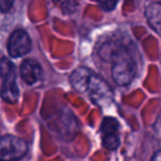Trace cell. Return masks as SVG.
Listing matches in <instances>:
<instances>
[{"mask_svg": "<svg viewBox=\"0 0 161 161\" xmlns=\"http://www.w3.org/2000/svg\"><path fill=\"white\" fill-rule=\"evenodd\" d=\"M119 143H120V140H119L118 134L103 136V145L108 150H116L119 147Z\"/></svg>", "mask_w": 161, "mask_h": 161, "instance_id": "cell-10", "label": "cell"}, {"mask_svg": "<svg viewBox=\"0 0 161 161\" xmlns=\"http://www.w3.org/2000/svg\"><path fill=\"white\" fill-rule=\"evenodd\" d=\"M99 6L105 11H110V10L114 9V7L116 6V3L115 1H106V3H99Z\"/></svg>", "mask_w": 161, "mask_h": 161, "instance_id": "cell-12", "label": "cell"}, {"mask_svg": "<svg viewBox=\"0 0 161 161\" xmlns=\"http://www.w3.org/2000/svg\"><path fill=\"white\" fill-rule=\"evenodd\" d=\"M145 16L150 27L161 36V3H153L148 6Z\"/></svg>", "mask_w": 161, "mask_h": 161, "instance_id": "cell-8", "label": "cell"}, {"mask_svg": "<svg viewBox=\"0 0 161 161\" xmlns=\"http://www.w3.org/2000/svg\"><path fill=\"white\" fill-rule=\"evenodd\" d=\"M31 50V40L25 30L18 29L11 33L8 41V52L12 58L23 56Z\"/></svg>", "mask_w": 161, "mask_h": 161, "instance_id": "cell-5", "label": "cell"}, {"mask_svg": "<svg viewBox=\"0 0 161 161\" xmlns=\"http://www.w3.org/2000/svg\"><path fill=\"white\" fill-rule=\"evenodd\" d=\"M20 76L25 83L32 85V84L36 83L42 76V67L34 60L28 58L21 63Z\"/></svg>", "mask_w": 161, "mask_h": 161, "instance_id": "cell-6", "label": "cell"}, {"mask_svg": "<svg viewBox=\"0 0 161 161\" xmlns=\"http://www.w3.org/2000/svg\"><path fill=\"white\" fill-rule=\"evenodd\" d=\"M27 151L28 145L23 139L12 135L0 136V161H18Z\"/></svg>", "mask_w": 161, "mask_h": 161, "instance_id": "cell-3", "label": "cell"}, {"mask_svg": "<svg viewBox=\"0 0 161 161\" xmlns=\"http://www.w3.org/2000/svg\"><path fill=\"white\" fill-rule=\"evenodd\" d=\"M0 76L3 77L0 95L6 103L14 104L19 98V87L17 84L16 66L9 58H0Z\"/></svg>", "mask_w": 161, "mask_h": 161, "instance_id": "cell-2", "label": "cell"}, {"mask_svg": "<svg viewBox=\"0 0 161 161\" xmlns=\"http://www.w3.org/2000/svg\"><path fill=\"white\" fill-rule=\"evenodd\" d=\"M93 103L101 107H107L113 102V92L107 84L95 74H92L88 82L87 91Z\"/></svg>", "mask_w": 161, "mask_h": 161, "instance_id": "cell-4", "label": "cell"}, {"mask_svg": "<svg viewBox=\"0 0 161 161\" xmlns=\"http://www.w3.org/2000/svg\"><path fill=\"white\" fill-rule=\"evenodd\" d=\"M118 121L113 117H107L103 120L101 126V132L103 136L106 135H112V134H117L118 131Z\"/></svg>", "mask_w": 161, "mask_h": 161, "instance_id": "cell-9", "label": "cell"}, {"mask_svg": "<svg viewBox=\"0 0 161 161\" xmlns=\"http://www.w3.org/2000/svg\"><path fill=\"white\" fill-rule=\"evenodd\" d=\"M102 58L112 62V76L119 86L128 85L136 74V62L126 47L118 43H105L99 50Z\"/></svg>", "mask_w": 161, "mask_h": 161, "instance_id": "cell-1", "label": "cell"}, {"mask_svg": "<svg viewBox=\"0 0 161 161\" xmlns=\"http://www.w3.org/2000/svg\"><path fill=\"white\" fill-rule=\"evenodd\" d=\"M14 3L12 1H7V0H1L0 1V11L3 12H8L11 9Z\"/></svg>", "mask_w": 161, "mask_h": 161, "instance_id": "cell-11", "label": "cell"}, {"mask_svg": "<svg viewBox=\"0 0 161 161\" xmlns=\"http://www.w3.org/2000/svg\"><path fill=\"white\" fill-rule=\"evenodd\" d=\"M151 161H161V150H159V151H157L156 153H154Z\"/></svg>", "mask_w": 161, "mask_h": 161, "instance_id": "cell-13", "label": "cell"}, {"mask_svg": "<svg viewBox=\"0 0 161 161\" xmlns=\"http://www.w3.org/2000/svg\"><path fill=\"white\" fill-rule=\"evenodd\" d=\"M92 72L86 67H78L72 73L71 75V83L72 86L77 92H86L87 91L88 82L92 76Z\"/></svg>", "mask_w": 161, "mask_h": 161, "instance_id": "cell-7", "label": "cell"}]
</instances>
